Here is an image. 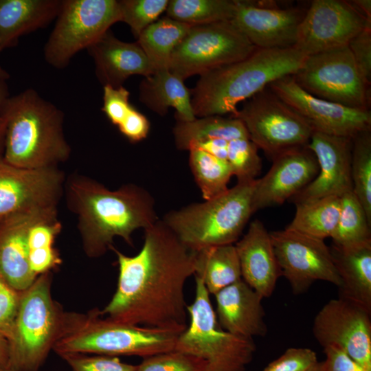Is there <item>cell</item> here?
Instances as JSON below:
<instances>
[{
  "instance_id": "cell-1",
  "label": "cell",
  "mask_w": 371,
  "mask_h": 371,
  "mask_svg": "<svg viewBox=\"0 0 371 371\" xmlns=\"http://www.w3.org/2000/svg\"><path fill=\"white\" fill-rule=\"evenodd\" d=\"M110 249L117 256L118 280L102 314L131 325L184 330V286L194 273V251L161 220L144 229V244L136 255Z\"/></svg>"
},
{
  "instance_id": "cell-2",
  "label": "cell",
  "mask_w": 371,
  "mask_h": 371,
  "mask_svg": "<svg viewBox=\"0 0 371 371\" xmlns=\"http://www.w3.org/2000/svg\"><path fill=\"white\" fill-rule=\"evenodd\" d=\"M67 198L78 216L85 251L91 258L103 255L117 236L133 246V233L158 220L153 196L135 184L111 190L92 179L74 176L67 183Z\"/></svg>"
},
{
  "instance_id": "cell-3",
  "label": "cell",
  "mask_w": 371,
  "mask_h": 371,
  "mask_svg": "<svg viewBox=\"0 0 371 371\" xmlns=\"http://www.w3.org/2000/svg\"><path fill=\"white\" fill-rule=\"evenodd\" d=\"M63 123V112L34 89L8 95L0 106L3 159L23 168H57L71 153Z\"/></svg>"
},
{
  "instance_id": "cell-4",
  "label": "cell",
  "mask_w": 371,
  "mask_h": 371,
  "mask_svg": "<svg viewBox=\"0 0 371 371\" xmlns=\"http://www.w3.org/2000/svg\"><path fill=\"white\" fill-rule=\"evenodd\" d=\"M306 56L294 47L256 48L246 58L200 76L191 92L196 117L230 114L238 105L267 88L273 82L292 76Z\"/></svg>"
},
{
  "instance_id": "cell-5",
  "label": "cell",
  "mask_w": 371,
  "mask_h": 371,
  "mask_svg": "<svg viewBox=\"0 0 371 371\" xmlns=\"http://www.w3.org/2000/svg\"><path fill=\"white\" fill-rule=\"evenodd\" d=\"M183 331L120 322L104 317L98 308L86 314L64 312L53 350L59 355L80 353L144 358L173 350Z\"/></svg>"
},
{
  "instance_id": "cell-6",
  "label": "cell",
  "mask_w": 371,
  "mask_h": 371,
  "mask_svg": "<svg viewBox=\"0 0 371 371\" xmlns=\"http://www.w3.org/2000/svg\"><path fill=\"white\" fill-rule=\"evenodd\" d=\"M256 181L237 182L214 199L168 212L161 221L192 251L234 244L254 213Z\"/></svg>"
},
{
  "instance_id": "cell-7",
  "label": "cell",
  "mask_w": 371,
  "mask_h": 371,
  "mask_svg": "<svg viewBox=\"0 0 371 371\" xmlns=\"http://www.w3.org/2000/svg\"><path fill=\"white\" fill-rule=\"evenodd\" d=\"M51 271L21 292L9 344V367L38 371L58 337L64 312L51 295Z\"/></svg>"
},
{
  "instance_id": "cell-8",
  "label": "cell",
  "mask_w": 371,
  "mask_h": 371,
  "mask_svg": "<svg viewBox=\"0 0 371 371\" xmlns=\"http://www.w3.org/2000/svg\"><path fill=\"white\" fill-rule=\"evenodd\" d=\"M195 283L194 300L187 305L190 323L179 335L174 350L203 359V371H246L256 350L254 339L223 330L204 284L196 278Z\"/></svg>"
},
{
  "instance_id": "cell-9",
  "label": "cell",
  "mask_w": 371,
  "mask_h": 371,
  "mask_svg": "<svg viewBox=\"0 0 371 371\" xmlns=\"http://www.w3.org/2000/svg\"><path fill=\"white\" fill-rule=\"evenodd\" d=\"M54 27L44 47L48 64L63 69L80 51L121 21L119 1L63 0Z\"/></svg>"
},
{
  "instance_id": "cell-10",
  "label": "cell",
  "mask_w": 371,
  "mask_h": 371,
  "mask_svg": "<svg viewBox=\"0 0 371 371\" xmlns=\"http://www.w3.org/2000/svg\"><path fill=\"white\" fill-rule=\"evenodd\" d=\"M256 49L231 21L192 25L174 49L168 70L184 81L240 60Z\"/></svg>"
},
{
  "instance_id": "cell-11",
  "label": "cell",
  "mask_w": 371,
  "mask_h": 371,
  "mask_svg": "<svg viewBox=\"0 0 371 371\" xmlns=\"http://www.w3.org/2000/svg\"><path fill=\"white\" fill-rule=\"evenodd\" d=\"M311 95L355 109H370V85L361 76L348 45L306 56L291 76Z\"/></svg>"
},
{
  "instance_id": "cell-12",
  "label": "cell",
  "mask_w": 371,
  "mask_h": 371,
  "mask_svg": "<svg viewBox=\"0 0 371 371\" xmlns=\"http://www.w3.org/2000/svg\"><path fill=\"white\" fill-rule=\"evenodd\" d=\"M235 117L243 123L249 139L271 159L287 150L306 146L313 131L268 87L245 101Z\"/></svg>"
},
{
  "instance_id": "cell-13",
  "label": "cell",
  "mask_w": 371,
  "mask_h": 371,
  "mask_svg": "<svg viewBox=\"0 0 371 371\" xmlns=\"http://www.w3.org/2000/svg\"><path fill=\"white\" fill-rule=\"evenodd\" d=\"M270 236L282 276L293 294L306 292L318 280L341 285L330 249L324 240L286 228Z\"/></svg>"
},
{
  "instance_id": "cell-14",
  "label": "cell",
  "mask_w": 371,
  "mask_h": 371,
  "mask_svg": "<svg viewBox=\"0 0 371 371\" xmlns=\"http://www.w3.org/2000/svg\"><path fill=\"white\" fill-rule=\"evenodd\" d=\"M371 21L350 1L314 0L300 24L294 47L306 56L348 45Z\"/></svg>"
},
{
  "instance_id": "cell-15",
  "label": "cell",
  "mask_w": 371,
  "mask_h": 371,
  "mask_svg": "<svg viewBox=\"0 0 371 371\" xmlns=\"http://www.w3.org/2000/svg\"><path fill=\"white\" fill-rule=\"evenodd\" d=\"M312 330L323 348H337L371 371L370 312L350 301L332 299L315 315Z\"/></svg>"
},
{
  "instance_id": "cell-16",
  "label": "cell",
  "mask_w": 371,
  "mask_h": 371,
  "mask_svg": "<svg viewBox=\"0 0 371 371\" xmlns=\"http://www.w3.org/2000/svg\"><path fill=\"white\" fill-rule=\"evenodd\" d=\"M312 128L330 135L353 139L371 129L370 109H355L315 97L302 89L291 76L267 87Z\"/></svg>"
},
{
  "instance_id": "cell-17",
  "label": "cell",
  "mask_w": 371,
  "mask_h": 371,
  "mask_svg": "<svg viewBox=\"0 0 371 371\" xmlns=\"http://www.w3.org/2000/svg\"><path fill=\"white\" fill-rule=\"evenodd\" d=\"M63 182L57 168H23L0 157V216L57 208Z\"/></svg>"
},
{
  "instance_id": "cell-18",
  "label": "cell",
  "mask_w": 371,
  "mask_h": 371,
  "mask_svg": "<svg viewBox=\"0 0 371 371\" xmlns=\"http://www.w3.org/2000/svg\"><path fill=\"white\" fill-rule=\"evenodd\" d=\"M306 10L282 8L269 1H236L231 21L256 48H287L295 44Z\"/></svg>"
},
{
  "instance_id": "cell-19",
  "label": "cell",
  "mask_w": 371,
  "mask_h": 371,
  "mask_svg": "<svg viewBox=\"0 0 371 371\" xmlns=\"http://www.w3.org/2000/svg\"><path fill=\"white\" fill-rule=\"evenodd\" d=\"M306 147L316 157L318 173L290 201L297 204L328 196H341L352 191V139L313 131Z\"/></svg>"
},
{
  "instance_id": "cell-20",
  "label": "cell",
  "mask_w": 371,
  "mask_h": 371,
  "mask_svg": "<svg viewBox=\"0 0 371 371\" xmlns=\"http://www.w3.org/2000/svg\"><path fill=\"white\" fill-rule=\"evenodd\" d=\"M271 168L256 179L254 196V212L281 205L300 192L317 176L318 164L306 146L284 151L272 159Z\"/></svg>"
},
{
  "instance_id": "cell-21",
  "label": "cell",
  "mask_w": 371,
  "mask_h": 371,
  "mask_svg": "<svg viewBox=\"0 0 371 371\" xmlns=\"http://www.w3.org/2000/svg\"><path fill=\"white\" fill-rule=\"evenodd\" d=\"M56 215L57 208L0 216V276L15 290L24 291L37 278L28 262L29 228L37 221Z\"/></svg>"
},
{
  "instance_id": "cell-22",
  "label": "cell",
  "mask_w": 371,
  "mask_h": 371,
  "mask_svg": "<svg viewBox=\"0 0 371 371\" xmlns=\"http://www.w3.org/2000/svg\"><path fill=\"white\" fill-rule=\"evenodd\" d=\"M235 247L242 279L263 298L269 297L282 276L270 233L260 221L255 220Z\"/></svg>"
},
{
  "instance_id": "cell-23",
  "label": "cell",
  "mask_w": 371,
  "mask_h": 371,
  "mask_svg": "<svg viewBox=\"0 0 371 371\" xmlns=\"http://www.w3.org/2000/svg\"><path fill=\"white\" fill-rule=\"evenodd\" d=\"M221 327L233 335L254 339L267 333L263 297L243 279L214 295Z\"/></svg>"
},
{
  "instance_id": "cell-24",
  "label": "cell",
  "mask_w": 371,
  "mask_h": 371,
  "mask_svg": "<svg viewBox=\"0 0 371 371\" xmlns=\"http://www.w3.org/2000/svg\"><path fill=\"white\" fill-rule=\"evenodd\" d=\"M87 51L94 61L95 74L103 86L118 87L133 75H152L155 71L137 43L117 38L109 30Z\"/></svg>"
},
{
  "instance_id": "cell-25",
  "label": "cell",
  "mask_w": 371,
  "mask_h": 371,
  "mask_svg": "<svg viewBox=\"0 0 371 371\" xmlns=\"http://www.w3.org/2000/svg\"><path fill=\"white\" fill-rule=\"evenodd\" d=\"M63 0H0V52L56 19Z\"/></svg>"
},
{
  "instance_id": "cell-26",
  "label": "cell",
  "mask_w": 371,
  "mask_h": 371,
  "mask_svg": "<svg viewBox=\"0 0 371 371\" xmlns=\"http://www.w3.org/2000/svg\"><path fill=\"white\" fill-rule=\"evenodd\" d=\"M330 249L341 280L339 297L371 313V241Z\"/></svg>"
},
{
  "instance_id": "cell-27",
  "label": "cell",
  "mask_w": 371,
  "mask_h": 371,
  "mask_svg": "<svg viewBox=\"0 0 371 371\" xmlns=\"http://www.w3.org/2000/svg\"><path fill=\"white\" fill-rule=\"evenodd\" d=\"M139 99L148 109L160 115L168 108L176 110L177 121L190 122L194 115L191 104V92L183 80L168 69L155 71L145 77L139 86Z\"/></svg>"
},
{
  "instance_id": "cell-28",
  "label": "cell",
  "mask_w": 371,
  "mask_h": 371,
  "mask_svg": "<svg viewBox=\"0 0 371 371\" xmlns=\"http://www.w3.org/2000/svg\"><path fill=\"white\" fill-rule=\"evenodd\" d=\"M194 278L204 284L210 294L242 279L235 245L212 246L194 251Z\"/></svg>"
},
{
  "instance_id": "cell-29",
  "label": "cell",
  "mask_w": 371,
  "mask_h": 371,
  "mask_svg": "<svg viewBox=\"0 0 371 371\" xmlns=\"http://www.w3.org/2000/svg\"><path fill=\"white\" fill-rule=\"evenodd\" d=\"M175 142L179 150H189L203 141L218 138L228 142L249 138L243 123L235 117L210 115L190 122L177 121L173 128Z\"/></svg>"
},
{
  "instance_id": "cell-30",
  "label": "cell",
  "mask_w": 371,
  "mask_h": 371,
  "mask_svg": "<svg viewBox=\"0 0 371 371\" xmlns=\"http://www.w3.org/2000/svg\"><path fill=\"white\" fill-rule=\"evenodd\" d=\"M191 26L166 16L157 20L140 34L137 42L155 71L168 69L174 49Z\"/></svg>"
},
{
  "instance_id": "cell-31",
  "label": "cell",
  "mask_w": 371,
  "mask_h": 371,
  "mask_svg": "<svg viewBox=\"0 0 371 371\" xmlns=\"http://www.w3.org/2000/svg\"><path fill=\"white\" fill-rule=\"evenodd\" d=\"M295 205V216L286 229L324 240L331 237L340 214L341 196H328Z\"/></svg>"
},
{
  "instance_id": "cell-32",
  "label": "cell",
  "mask_w": 371,
  "mask_h": 371,
  "mask_svg": "<svg viewBox=\"0 0 371 371\" xmlns=\"http://www.w3.org/2000/svg\"><path fill=\"white\" fill-rule=\"evenodd\" d=\"M189 151V165L204 201L214 199L228 190L233 176L227 160L199 149Z\"/></svg>"
},
{
  "instance_id": "cell-33",
  "label": "cell",
  "mask_w": 371,
  "mask_h": 371,
  "mask_svg": "<svg viewBox=\"0 0 371 371\" xmlns=\"http://www.w3.org/2000/svg\"><path fill=\"white\" fill-rule=\"evenodd\" d=\"M236 0H170L166 16L190 25L231 21Z\"/></svg>"
},
{
  "instance_id": "cell-34",
  "label": "cell",
  "mask_w": 371,
  "mask_h": 371,
  "mask_svg": "<svg viewBox=\"0 0 371 371\" xmlns=\"http://www.w3.org/2000/svg\"><path fill=\"white\" fill-rule=\"evenodd\" d=\"M371 223L352 191L341 196V210L331 236L333 245L348 247L371 241Z\"/></svg>"
},
{
  "instance_id": "cell-35",
  "label": "cell",
  "mask_w": 371,
  "mask_h": 371,
  "mask_svg": "<svg viewBox=\"0 0 371 371\" xmlns=\"http://www.w3.org/2000/svg\"><path fill=\"white\" fill-rule=\"evenodd\" d=\"M351 177L352 192L371 223V133H359L352 139Z\"/></svg>"
},
{
  "instance_id": "cell-36",
  "label": "cell",
  "mask_w": 371,
  "mask_h": 371,
  "mask_svg": "<svg viewBox=\"0 0 371 371\" xmlns=\"http://www.w3.org/2000/svg\"><path fill=\"white\" fill-rule=\"evenodd\" d=\"M258 149L249 138L236 139L228 142L227 161L238 182L256 179L262 168Z\"/></svg>"
},
{
  "instance_id": "cell-37",
  "label": "cell",
  "mask_w": 371,
  "mask_h": 371,
  "mask_svg": "<svg viewBox=\"0 0 371 371\" xmlns=\"http://www.w3.org/2000/svg\"><path fill=\"white\" fill-rule=\"evenodd\" d=\"M168 0L119 1L121 21L126 23L135 38L166 11Z\"/></svg>"
},
{
  "instance_id": "cell-38",
  "label": "cell",
  "mask_w": 371,
  "mask_h": 371,
  "mask_svg": "<svg viewBox=\"0 0 371 371\" xmlns=\"http://www.w3.org/2000/svg\"><path fill=\"white\" fill-rule=\"evenodd\" d=\"M205 368L201 358L173 350L144 357L136 371H203Z\"/></svg>"
},
{
  "instance_id": "cell-39",
  "label": "cell",
  "mask_w": 371,
  "mask_h": 371,
  "mask_svg": "<svg viewBox=\"0 0 371 371\" xmlns=\"http://www.w3.org/2000/svg\"><path fill=\"white\" fill-rule=\"evenodd\" d=\"M60 356L71 371H136L137 369V366L124 363L115 356H87L80 353H64Z\"/></svg>"
},
{
  "instance_id": "cell-40",
  "label": "cell",
  "mask_w": 371,
  "mask_h": 371,
  "mask_svg": "<svg viewBox=\"0 0 371 371\" xmlns=\"http://www.w3.org/2000/svg\"><path fill=\"white\" fill-rule=\"evenodd\" d=\"M318 362L314 350L308 348H289L262 371H308Z\"/></svg>"
},
{
  "instance_id": "cell-41",
  "label": "cell",
  "mask_w": 371,
  "mask_h": 371,
  "mask_svg": "<svg viewBox=\"0 0 371 371\" xmlns=\"http://www.w3.org/2000/svg\"><path fill=\"white\" fill-rule=\"evenodd\" d=\"M21 294L0 276V335L8 341L13 333Z\"/></svg>"
},
{
  "instance_id": "cell-42",
  "label": "cell",
  "mask_w": 371,
  "mask_h": 371,
  "mask_svg": "<svg viewBox=\"0 0 371 371\" xmlns=\"http://www.w3.org/2000/svg\"><path fill=\"white\" fill-rule=\"evenodd\" d=\"M129 91L123 86H103L102 111L110 122L118 126L128 116L133 106L129 102Z\"/></svg>"
},
{
  "instance_id": "cell-43",
  "label": "cell",
  "mask_w": 371,
  "mask_h": 371,
  "mask_svg": "<svg viewBox=\"0 0 371 371\" xmlns=\"http://www.w3.org/2000/svg\"><path fill=\"white\" fill-rule=\"evenodd\" d=\"M354 60L365 80L371 82V27L363 30L348 44Z\"/></svg>"
},
{
  "instance_id": "cell-44",
  "label": "cell",
  "mask_w": 371,
  "mask_h": 371,
  "mask_svg": "<svg viewBox=\"0 0 371 371\" xmlns=\"http://www.w3.org/2000/svg\"><path fill=\"white\" fill-rule=\"evenodd\" d=\"M117 128L130 142H137L147 137L150 123L147 117L133 106Z\"/></svg>"
},
{
  "instance_id": "cell-45",
  "label": "cell",
  "mask_w": 371,
  "mask_h": 371,
  "mask_svg": "<svg viewBox=\"0 0 371 371\" xmlns=\"http://www.w3.org/2000/svg\"><path fill=\"white\" fill-rule=\"evenodd\" d=\"M323 349L326 359L322 361V371H365L341 350L335 347Z\"/></svg>"
},
{
  "instance_id": "cell-46",
  "label": "cell",
  "mask_w": 371,
  "mask_h": 371,
  "mask_svg": "<svg viewBox=\"0 0 371 371\" xmlns=\"http://www.w3.org/2000/svg\"><path fill=\"white\" fill-rule=\"evenodd\" d=\"M228 142L223 139H210L196 144L192 148H199L218 159L227 160Z\"/></svg>"
},
{
  "instance_id": "cell-47",
  "label": "cell",
  "mask_w": 371,
  "mask_h": 371,
  "mask_svg": "<svg viewBox=\"0 0 371 371\" xmlns=\"http://www.w3.org/2000/svg\"><path fill=\"white\" fill-rule=\"evenodd\" d=\"M350 2L362 15L371 21L370 0H355L350 1Z\"/></svg>"
},
{
  "instance_id": "cell-48",
  "label": "cell",
  "mask_w": 371,
  "mask_h": 371,
  "mask_svg": "<svg viewBox=\"0 0 371 371\" xmlns=\"http://www.w3.org/2000/svg\"><path fill=\"white\" fill-rule=\"evenodd\" d=\"M0 366L9 367L8 341L0 335Z\"/></svg>"
},
{
  "instance_id": "cell-49",
  "label": "cell",
  "mask_w": 371,
  "mask_h": 371,
  "mask_svg": "<svg viewBox=\"0 0 371 371\" xmlns=\"http://www.w3.org/2000/svg\"><path fill=\"white\" fill-rule=\"evenodd\" d=\"M8 95L7 85L0 86V106Z\"/></svg>"
},
{
  "instance_id": "cell-50",
  "label": "cell",
  "mask_w": 371,
  "mask_h": 371,
  "mask_svg": "<svg viewBox=\"0 0 371 371\" xmlns=\"http://www.w3.org/2000/svg\"><path fill=\"white\" fill-rule=\"evenodd\" d=\"M9 77V74L0 66V86L6 85L5 81Z\"/></svg>"
},
{
  "instance_id": "cell-51",
  "label": "cell",
  "mask_w": 371,
  "mask_h": 371,
  "mask_svg": "<svg viewBox=\"0 0 371 371\" xmlns=\"http://www.w3.org/2000/svg\"><path fill=\"white\" fill-rule=\"evenodd\" d=\"M308 371H322V361L321 362L319 361L315 366H313Z\"/></svg>"
},
{
  "instance_id": "cell-52",
  "label": "cell",
  "mask_w": 371,
  "mask_h": 371,
  "mask_svg": "<svg viewBox=\"0 0 371 371\" xmlns=\"http://www.w3.org/2000/svg\"><path fill=\"white\" fill-rule=\"evenodd\" d=\"M0 371H16V370L10 367L0 366Z\"/></svg>"
}]
</instances>
